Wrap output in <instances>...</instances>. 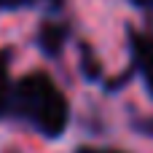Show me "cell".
I'll return each mask as SVG.
<instances>
[{
    "label": "cell",
    "mask_w": 153,
    "mask_h": 153,
    "mask_svg": "<svg viewBox=\"0 0 153 153\" xmlns=\"http://www.w3.org/2000/svg\"><path fill=\"white\" fill-rule=\"evenodd\" d=\"M62 40H65V30H62V27L48 24V27L40 32V43H43V48H46V51H51V54H56V51H59Z\"/></svg>",
    "instance_id": "2"
},
{
    "label": "cell",
    "mask_w": 153,
    "mask_h": 153,
    "mask_svg": "<svg viewBox=\"0 0 153 153\" xmlns=\"http://www.w3.org/2000/svg\"><path fill=\"white\" fill-rule=\"evenodd\" d=\"M134 3H140V5H145V3H153V0H134Z\"/></svg>",
    "instance_id": "3"
},
{
    "label": "cell",
    "mask_w": 153,
    "mask_h": 153,
    "mask_svg": "<svg viewBox=\"0 0 153 153\" xmlns=\"http://www.w3.org/2000/svg\"><path fill=\"white\" fill-rule=\"evenodd\" d=\"M0 5H3V0H0Z\"/></svg>",
    "instance_id": "4"
},
{
    "label": "cell",
    "mask_w": 153,
    "mask_h": 153,
    "mask_svg": "<svg viewBox=\"0 0 153 153\" xmlns=\"http://www.w3.org/2000/svg\"><path fill=\"white\" fill-rule=\"evenodd\" d=\"M13 105H16L19 116L35 121L48 137H59L65 132V126H67L65 97L56 91L51 78L43 75V73H32L16 86Z\"/></svg>",
    "instance_id": "1"
}]
</instances>
